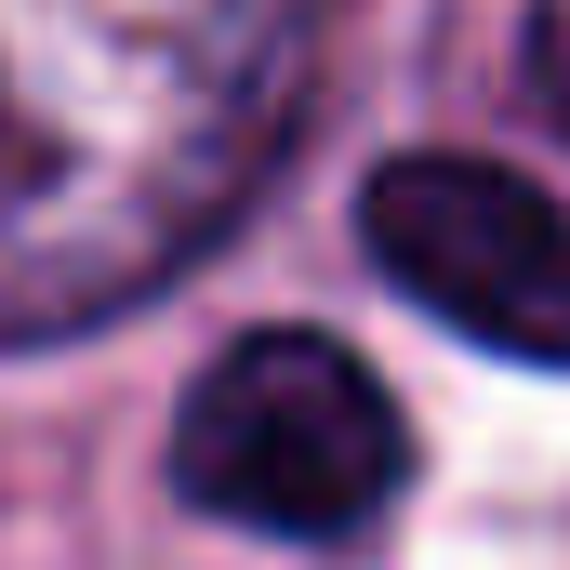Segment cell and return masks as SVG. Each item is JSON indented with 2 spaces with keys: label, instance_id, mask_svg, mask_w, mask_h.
I'll return each mask as SVG.
<instances>
[{
  "label": "cell",
  "instance_id": "cell-1",
  "mask_svg": "<svg viewBox=\"0 0 570 570\" xmlns=\"http://www.w3.org/2000/svg\"><path fill=\"white\" fill-rule=\"evenodd\" d=\"M345 0H0V345L94 332L279 173Z\"/></svg>",
  "mask_w": 570,
  "mask_h": 570
},
{
  "label": "cell",
  "instance_id": "cell-2",
  "mask_svg": "<svg viewBox=\"0 0 570 570\" xmlns=\"http://www.w3.org/2000/svg\"><path fill=\"white\" fill-rule=\"evenodd\" d=\"M173 478L226 531L358 544L412 478V425L332 332H239L173 412Z\"/></svg>",
  "mask_w": 570,
  "mask_h": 570
},
{
  "label": "cell",
  "instance_id": "cell-3",
  "mask_svg": "<svg viewBox=\"0 0 570 570\" xmlns=\"http://www.w3.org/2000/svg\"><path fill=\"white\" fill-rule=\"evenodd\" d=\"M358 239L464 345L570 372V213L544 186H518L504 159H451V146L385 159L358 186Z\"/></svg>",
  "mask_w": 570,
  "mask_h": 570
},
{
  "label": "cell",
  "instance_id": "cell-4",
  "mask_svg": "<svg viewBox=\"0 0 570 570\" xmlns=\"http://www.w3.org/2000/svg\"><path fill=\"white\" fill-rule=\"evenodd\" d=\"M531 80H544V120L570 134V0H531Z\"/></svg>",
  "mask_w": 570,
  "mask_h": 570
}]
</instances>
